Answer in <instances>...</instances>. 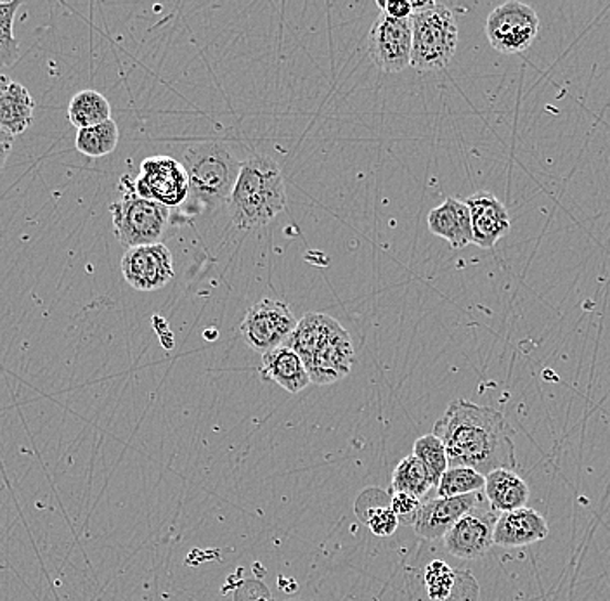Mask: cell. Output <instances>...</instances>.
Listing matches in <instances>:
<instances>
[{"label": "cell", "mask_w": 610, "mask_h": 601, "mask_svg": "<svg viewBox=\"0 0 610 601\" xmlns=\"http://www.w3.org/2000/svg\"><path fill=\"white\" fill-rule=\"evenodd\" d=\"M33 111L35 103L29 89L21 84L11 82L0 98V129L13 137L23 134L32 125Z\"/></svg>", "instance_id": "obj_19"}, {"label": "cell", "mask_w": 610, "mask_h": 601, "mask_svg": "<svg viewBox=\"0 0 610 601\" xmlns=\"http://www.w3.org/2000/svg\"><path fill=\"white\" fill-rule=\"evenodd\" d=\"M413 32L411 20H396L381 13L369 32L368 51L373 63L386 74H401L411 66Z\"/></svg>", "instance_id": "obj_10"}, {"label": "cell", "mask_w": 610, "mask_h": 601, "mask_svg": "<svg viewBox=\"0 0 610 601\" xmlns=\"http://www.w3.org/2000/svg\"><path fill=\"white\" fill-rule=\"evenodd\" d=\"M540 32V18L531 5L510 0L498 5L486 21L489 44L501 54L529 49Z\"/></svg>", "instance_id": "obj_6"}, {"label": "cell", "mask_w": 610, "mask_h": 601, "mask_svg": "<svg viewBox=\"0 0 610 601\" xmlns=\"http://www.w3.org/2000/svg\"><path fill=\"white\" fill-rule=\"evenodd\" d=\"M14 137L8 132L0 129V172L4 170L5 164H8L9 155L13 152Z\"/></svg>", "instance_id": "obj_30"}, {"label": "cell", "mask_w": 610, "mask_h": 601, "mask_svg": "<svg viewBox=\"0 0 610 601\" xmlns=\"http://www.w3.org/2000/svg\"><path fill=\"white\" fill-rule=\"evenodd\" d=\"M11 82H13V80H9L5 75H0V98H2V94L8 90V87L11 86Z\"/></svg>", "instance_id": "obj_31"}, {"label": "cell", "mask_w": 610, "mask_h": 601, "mask_svg": "<svg viewBox=\"0 0 610 601\" xmlns=\"http://www.w3.org/2000/svg\"><path fill=\"white\" fill-rule=\"evenodd\" d=\"M134 191L144 200L160 205L179 207L189 194V177L185 165L170 156H152L141 164V174L134 180Z\"/></svg>", "instance_id": "obj_8"}, {"label": "cell", "mask_w": 610, "mask_h": 601, "mask_svg": "<svg viewBox=\"0 0 610 601\" xmlns=\"http://www.w3.org/2000/svg\"><path fill=\"white\" fill-rule=\"evenodd\" d=\"M446 447L447 467H465L479 474L517 467L512 429L500 411L456 399L439 418L434 432Z\"/></svg>", "instance_id": "obj_1"}, {"label": "cell", "mask_w": 610, "mask_h": 601, "mask_svg": "<svg viewBox=\"0 0 610 601\" xmlns=\"http://www.w3.org/2000/svg\"><path fill=\"white\" fill-rule=\"evenodd\" d=\"M486 499L474 510L463 515L444 539V548L450 555L462 560H477L492 548V532H495L496 512L486 507Z\"/></svg>", "instance_id": "obj_12"}, {"label": "cell", "mask_w": 610, "mask_h": 601, "mask_svg": "<svg viewBox=\"0 0 610 601\" xmlns=\"http://www.w3.org/2000/svg\"><path fill=\"white\" fill-rule=\"evenodd\" d=\"M484 496L492 512L507 513L524 508L531 491L521 475L500 468L486 475Z\"/></svg>", "instance_id": "obj_18"}, {"label": "cell", "mask_w": 610, "mask_h": 601, "mask_svg": "<svg viewBox=\"0 0 610 601\" xmlns=\"http://www.w3.org/2000/svg\"><path fill=\"white\" fill-rule=\"evenodd\" d=\"M228 203L233 224L239 230L269 224L287 209V188L279 165L267 155L248 156L240 167Z\"/></svg>", "instance_id": "obj_2"}, {"label": "cell", "mask_w": 610, "mask_h": 601, "mask_svg": "<svg viewBox=\"0 0 610 601\" xmlns=\"http://www.w3.org/2000/svg\"><path fill=\"white\" fill-rule=\"evenodd\" d=\"M413 456H417L423 463V467L429 470L432 479H434L435 487H437L444 471L450 468L447 467L446 447H444L443 441L435 434L418 437L413 444Z\"/></svg>", "instance_id": "obj_24"}, {"label": "cell", "mask_w": 610, "mask_h": 601, "mask_svg": "<svg viewBox=\"0 0 610 601\" xmlns=\"http://www.w3.org/2000/svg\"><path fill=\"white\" fill-rule=\"evenodd\" d=\"M353 363V340L336 320L303 359L311 383L315 385H332L344 380L351 375Z\"/></svg>", "instance_id": "obj_9"}, {"label": "cell", "mask_w": 610, "mask_h": 601, "mask_svg": "<svg viewBox=\"0 0 610 601\" xmlns=\"http://www.w3.org/2000/svg\"><path fill=\"white\" fill-rule=\"evenodd\" d=\"M483 501L480 492L458 496V498L431 499V501L420 504L411 520V525H413L417 536L423 537V539H441L463 515H467Z\"/></svg>", "instance_id": "obj_13"}, {"label": "cell", "mask_w": 610, "mask_h": 601, "mask_svg": "<svg viewBox=\"0 0 610 601\" xmlns=\"http://www.w3.org/2000/svg\"><path fill=\"white\" fill-rule=\"evenodd\" d=\"M119 141V125L115 120L110 119L95 127L80 129L77 132L75 146H77L78 153L90 156V158H103L115 152Z\"/></svg>", "instance_id": "obj_22"}, {"label": "cell", "mask_w": 610, "mask_h": 601, "mask_svg": "<svg viewBox=\"0 0 610 601\" xmlns=\"http://www.w3.org/2000/svg\"><path fill=\"white\" fill-rule=\"evenodd\" d=\"M378 8L381 9V13L387 14V16L396 18V20H410L411 14H413V4L411 2H402V0H390V2H384V0H377Z\"/></svg>", "instance_id": "obj_29"}, {"label": "cell", "mask_w": 610, "mask_h": 601, "mask_svg": "<svg viewBox=\"0 0 610 601\" xmlns=\"http://www.w3.org/2000/svg\"><path fill=\"white\" fill-rule=\"evenodd\" d=\"M263 375L288 393H300L311 385L303 360L288 345H279L263 354Z\"/></svg>", "instance_id": "obj_17"}, {"label": "cell", "mask_w": 610, "mask_h": 601, "mask_svg": "<svg viewBox=\"0 0 610 601\" xmlns=\"http://www.w3.org/2000/svg\"><path fill=\"white\" fill-rule=\"evenodd\" d=\"M68 119L77 131L95 127L111 119V107L98 90H80L68 104Z\"/></svg>", "instance_id": "obj_20"}, {"label": "cell", "mask_w": 610, "mask_h": 601, "mask_svg": "<svg viewBox=\"0 0 610 601\" xmlns=\"http://www.w3.org/2000/svg\"><path fill=\"white\" fill-rule=\"evenodd\" d=\"M120 267L123 279L137 291L160 290L176 276L173 254L164 243L129 248Z\"/></svg>", "instance_id": "obj_11"}, {"label": "cell", "mask_w": 610, "mask_h": 601, "mask_svg": "<svg viewBox=\"0 0 610 601\" xmlns=\"http://www.w3.org/2000/svg\"><path fill=\"white\" fill-rule=\"evenodd\" d=\"M411 66L414 70H443L453 62L458 45V25L450 9L443 4L411 14Z\"/></svg>", "instance_id": "obj_3"}, {"label": "cell", "mask_w": 610, "mask_h": 601, "mask_svg": "<svg viewBox=\"0 0 610 601\" xmlns=\"http://www.w3.org/2000/svg\"><path fill=\"white\" fill-rule=\"evenodd\" d=\"M486 483V475L472 468L455 467L447 468L437 483L439 498H458V496L483 492Z\"/></svg>", "instance_id": "obj_23"}, {"label": "cell", "mask_w": 610, "mask_h": 601, "mask_svg": "<svg viewBox=\"0 0 610 601\" xmlns=\"http://www.w3.org/2000/svg\"><path fill=\"white\" fill-rule=\"evenodd\" d=\"M182 165L188 172L189 191L212 203L230 200L242 167L222 143H200L188 147Z\"/></svg>", "instance_id": "obj_5"}, {"label": "cell", "mask_w": 610, "mask_h": 601, "mask_svg": "<svg viewBox=\"0 0 610 601\" xmlns=\"http://www.w3.org/2000/svg\"><path fill=\"white\" fill-rule=\"evenodd\" d=\"M459 581V574L451 569L443 560H434L426 565V593L432 601H447Z\"/></svg>", "instance_id": "obj_26"}, {"label": "cell", "mask_w": 610, "mask_h": 601, "mask_svg": "<svg viewBox=\"0 0 610 601\" xmlns=\"http://www.w3.org/2000/svg\"><path fill=\"white\" fill-rule=\"evenodd\" d=\"M550 534L545 516L533 508H519L513 512L500 513L496 519L492 543L501 548H522L540 543Z\"/></svg>", "instance_id": "obj_15"}, {"label": "cell", "mask_w": 610, "mask_h": 601, "mask_svg": "<svg viewBox=\"0 0 610 601\" xmlns=\"http://www.w3.org/2000/svg\"><path fill=\"white\" fill-rule=\"evenodd\" d=\"M23 8L21 0L0 2V66H11L20 56V45L14 37V20Z\"/></svg>", "instance_id": "obj_25"}, {"label": "cell", "mask_w": 610, "mask_h": 601, "mask_svg": "<svg viewBox=\"0 0 610 601\" xmlns=\"http://www.w3.org/2000/svg\"><path fill=\"white\" fill-rule=\"evenodd\" d=\"M426 225L434 236L446 240L453 249H462L474 243L470 212L465 201L458 198H446L441 205L431 210Z\"/></svg>", "instance_id": "obj_16"}, {"label": "cell", "mask_w": 610, "mask_h": 601, "mask_svg": "<svg viewBox=\"0 0 610 601\" xmlns=\"http://www.w3.org/2000/svg\"><path fill=\"white\" fill-rule=\"evenodd\" d=\"M258 601H267V600H258Z\"/></svg>", "instance_id": "obj_32"}, {"label": "cell", "mask_w": 610, "mask_h": 601, "mask_svg": "<svg viewBox=\"0 0 610 601\" xmlns=\"http://www.w3.org/2000/svg\"><path fill=\"white\" fill-rule=\"evenodd\" d=\"M120 191L122 198L110 205L113 231L120 245L129 249L160 243L168 222L167 207L137 197L134 180L129 176L120 179Z\"/></svg>", "instance_id": "obj_4"}, {"label": "cell", "mask_w": 610, "mask_h": 601, "mask_svg": "<svg viewBox=\"0 0 610 601\" xmlns=\"http://www.w3.org/2000/svg\"><path fill=\"white\" fill-rule=\"evenodd\" d=\"M369 531L378 537H389L396 534L399 527V519L390 508H375L366 519Z\"/></svg>", "instance_id": "obj_27"}, {"label": "cell", "mask_w": 610, "mask_h": 601, "mask_svg": "<svg viewBox=\"0 0 610 601\" xmlns=\"http://www.w3.org/2000/svg\"><path fill=\"white\" fill-rule=\"evenodd\" d=\"M420 504H422L420 503V499L408 494V492H393L389 508L396 513L399 520H404V522H410L411 524V520H413L414 513L418 512Z\"/></svg>", "instance_id": "obj_28"}, {"label": "cell", "mask_w": 610, "mask_h": 601, "mask_svg": "<svg viewBox=\"0 0 610 601\" xmlns=\"http://www.w3.org/2000/svg\"><path fill=\"white\" fill-rule=\"evenodd\" d=\"M470 212L474 245L484 249L495 248L510 231L507 207L489 191H477L465 200Z\"/></svg>", "instance_id": "obj_14"}, {"label": "cell", "mask_w": 610, "mask_h": 601, "mask_svg": "<svg viewBox=\"0 0 610 601\" xmlns=\"http://www.w3.org/2000/svg\"><path fill=\"white\" fill-rule=\"evenodd\" d=\"M390 486L393 492H408L414 498L422 499L434 489L435 483L429 470L423 467V463L411 455L406 456L396 467Z\"/></svg>", "instance_id": "obj_21"}, {"label": "cell", "mask_w": 610, "mask_h": 601, "mask_svg": "<svg viewBox=\"0 0 610 601\" xmlns=\"http://www.w3.org/2000/svg\"><path fill=\"white\" fill-rule=\"evenodd\" d=\"M296 326L297 320L287 303L264 299L255 303L245 315L240 326V335L248 347L257 353L267 354L273 348L287 344Z\"/></svg>", "instance_id": "obj_7"}]
</instances>
